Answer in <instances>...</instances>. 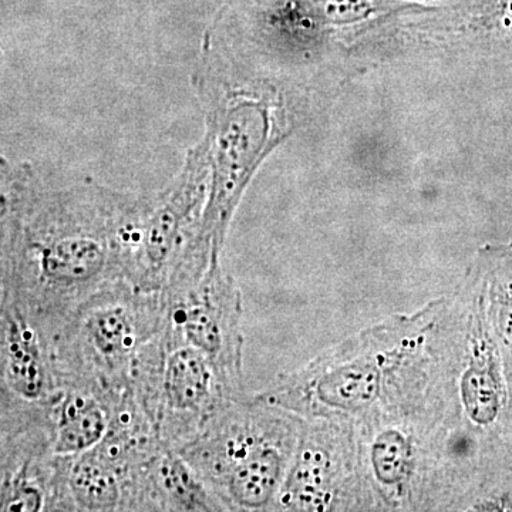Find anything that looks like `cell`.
Instances as JSON below:
<instances>
[{"label":"cell","mask_w":512,"mask_h":512,"mask_svg":"<svg viewBox=\"0 0 512 512\" xmlns=\"http://www.w3.org/2000/svg\"><path fill=\"white\" fill-rule=\"evenodd\" d=\"M147 202L100 191L16 192L3 205L0 301L52 342L94 293L130 282Z\"/></svg>","instance_id":"cell-1"},{"label":"cell","mask_w":512,"mask_h":512,"mask_svg":"<svg viewBox=\"0 0 512 512\" xmlns=\"http://www.w3.org/2000/svg\"><path fill=\"white\" fill-rule=\"evenodd\" d=\"M454 299L441 296L323 350L259 399L303 420L363 421L450 406Z\"/></svg>","instance_id":"cell-2"},{"label":"cell","mask_w":512,"mask_h":512,"mask_svg":"<svg viewBox=\"0 0 512 512\" xmlns=\"http://www.w3.org/2000/svg\"><path fill=\"white\" fill-rule=\"evenodd\" d=\"M303 426L302 417L242 394L178 453L225 511H274Z\"/></svg>","instance_id":"cell-3"},{"label":"cell","mask_w":512,"mask_h":512,"mask_svg":"<svg viewBox=\"0 0 512 512\" xmlns=\"http://www.w3.org/2000/svg\"><path fill=\"white\" fill-rule=\"evenodd\" d=\"M367 511H447L453 464L441 407L355 424Z\"/></svg>","instance_id":"cell-4"},{"label":"cell","mask_w":512,"mask_h":512,"mask_svg":"<svg viewBox=\"0 0 512 512\" xmlns=\"http://www.w3.org/2000/svg\"><path fill=\"white\" fill-rule=\"evenodd\" d=\"M163 323L161 292L120 281L94 293L53 340L60 383L90 387L113 403L130 392L138 357Z\"/></svg>","instance_id":"cell-5"},{"label":"cell","mask_w":512,"mask_h":512,"mask_svg":"<svg viewBox=\"0 0 512 512\" xmlns=\"http://www.w3.org/2000/svg\"><path fill=\"white\" fill-rule=\"evenodd\" d=\"M131 390L158 440L175 451L194 440L229 400L245 394L204 353L164 326L138 357Z\"/></svg>","instance_id":"cell-6"},{"label":"cell","mask_w":512,"mask_h":512,"mask_svg":"<svg viewBox=\"0 0 512 512\" xmlns=\"http://www.w3.org/2000/svg\"><path fill=\"white\" fill-rule=\"evenodd\" d=\"M271 134L265 104L239 101L221 114L215 127L210 194L185 256L204 265L220 262L229 222L259 161L271 148Z\"/></svg>","instance_id":"cell-7"},{"label":"cell","mask_w":512,"mask_h":512,"mask_svg":"<svg viewBox=\"0 0 512 512\" xmlns=\"http://www.w3.org/2000/svg\"><path fill=\"white\" fill-rule=\"evenodd\" d=\"M274 511H367L355 424L305 420Z\"/></svg>","instance_id":"cell-8"},{"label":"cell","mask_w":512,"mask_h":512,"mask_svg":"<svg viewBox=\"0 0 512 512\" xmlns=\"http://www.w3.org/2000/svg\"><path fill=\"white\" fill-rule=\"evenodd\" d=\"M164 329L200 350L232 386L242 383V293L220 262L188 284L165 289Z\"/></svg>","instance_id":"cell-9"},{"label":"cell","mask_w":512,"mask_h":512,"mask_svg":"<svg viewBox=\"0 0 512 512\" xmlns=\"http://www.w3.org/2000/svg\"><path fill=\"white\" fill-rule=\"evenodd\" d=\"M0 370L2 409L49 410L62 389L52 342L8 301H0Z\"/></svg>","instance_id":"cell-10"},{"label":"cell","mask_w":512,"mask_h":512,"mask_svg":"<svg viewBox=\"0 0 512 512\" xmlns=\"http://www.w3.org/2000/svg\"><path fill=\"white\" fill-rule=\"evenodd\" d=\"M130 511H225L178 451L161 444L134 485Z\"/></svg>","instance_id":"cell-11"},{"label":"cell","mask_w":512,"mask_h":512,"mask_svg":"<svg viewBox=\"0 0 512 512\" xmlns=\"http://www.w3.org/2000/svg\"><path fill=\"white\" fill-rule=\"evenodd\" d=\"M113 403L109 397L82 386L62 382L49 407L50 444L57 457H73L96 447L109 431Z\"/></svg>","instance_id":"cell-12"},{"label":"cell","mask_w":512,"mask_h":512,"mask_svg":"<svg viewBox=\"0 0 512 512\" xmlns=\"http://www.w3.org/2000/svg\"><path fill=\"white\" fill-rule=\"evenodd\" d=\"M63 511H123V483L96 448L63 457Z\"/></svg>","instance_id":"cell-13"}]
</instances>
